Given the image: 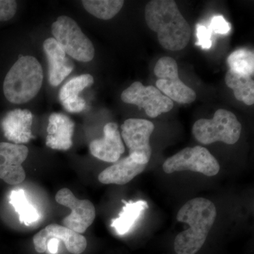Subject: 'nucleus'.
<instances>
[{"mask_svg":"<svg viewBox=\"0 0 254 254\" xmlns=\"http://www.w3.org/2000/svg\"><path fill=\"white\" fill-rule=\"evenodd\" d=\"M147 25L158 34L159 43L165 49L179 51L190 42V28L173 0H153L146 4Z\"/></svg>","mask_w":254,"mask_h":254,"instance_id":"obj_1","label":"nucleus"},{"mask_svg":"<svg viewBox=\"0 0 254 254\" xmlns=\"http://www.w3.org/2000/svg\"><path fill=\"white\" fill-rule=\"evenodd\" d=\"M217 217L216 207L211 200L195 198L179 210V222L190 225L175 238L174 248L177 254H195L202 248Z\"/></svg>","mask_w":254,"mask_h":254,"instance_id":"obj_2","label":"nucleus"},{"mask_svg":"<svg viewBox=\"0 0 254 254\" xmlns=\"http://www.w3.org/2000/svg\"><path fill=\"white\" fill-rule=\"evenodd\" d=\"M43 81L41 64L34 57L22 56L5 76L3 91L5 98L14 104L28 103L38 94Z\"/></svg>","mask_w":254,"mask_h":254,"instance_id":"obj_3","label":"nucleus"},{"mask_svg":"<svg viewBox=\"0 0 254 254\" xmlns=\"http://www.w3.org/2000/svg\"><path fill=\"white\" fill-rule=\"evenodd\" d=\"M242 125L235 114L229 110H217L213 119L197 120L192 128L195 139L202 144L221 141L233 145L240 139Z\"/></svg>","mask_w":254,"mask_h":254,"instance_id":"obj_4","label":"nucleus"},{"mask_svg":"<svg viewBox=\"0 0 254 254\" xmlns=\"http://www.w3.org/2000/svg\"><path fill=\"white\" fill-rule=\"evenodd\" d=\"M52 33L66 54L73 59L88 63L94 58L93 43L72 18L60 16L52 25Z\"/></svg>","mask_w":254,"mask_h":254,"instance_id":"obj_5","label":"nucleus"},{"mask_svg":"<svg viewBox=\"0 0 254 254\" xmlns=\"http://www.w3.org/2000/svg\"><path fill=\"white\" fill-rule=\"evenodd\" d=\"M220 168L216 158L208 149L200 145L182 150L167 159L163 165L166 174L190 170L208 177L218 175Z\"/></svg>","mask_w":254,"mask_h":254,"instance_id":"obj_6","label":"nucleus"},{"mask_svg":"<svg viewBox=\"0 0 254 254\" xmlns=\"http://www.w3.org/2000/svg\"><path fill=\"white\" fill-rule=\"evenodd\" d=\"M154 73L158 78L156 88L170 100L181 104H190L195 101L196 93L180 80L178 65L173 58H160L155 64Z\"/></svg>","mask_w":254,"mask_h":254,"instance_id":"obj_7","label":"nucleus"},{"mask_svg":"<svg viewBox=\"0 0 254 254\" xmlns=\"http://www.w3.org/2000/svg\"><path fill=\"white\" fill-rule=\"evenodd\" d=\"M154 128V124L142 119H128L122 125V137L128 148V156L136 163L147 165L149 162L150 138Z\"/></svg>","mask_w":254,"mask_h":254,"instance_id":"obj_8","label":"nucleus"},{"mask_svg":"<svg viewBox=\"0 0 254 254\" xmlns=\"http://www.w3.org/2000/svg\"><path fill=\"white\" fill-rule=\"evenodd\" d=\"M121 99L127 104L136 105L140 109L143 108L150 118L168 113L174 107L173 100L158 88L153 86H143L139 81L134 82L125 89L122 93Z\"/></svg>","mask_w":254,"mask_h":254,"instance_id":"obj_9","label":"nucleus"},{"mask_svg":"<svg viewBox=\"0 0 254 254\" xmlns=\"http://www.w3.org/2000/svg\"><path fill=\"white\" fill-rule=\"evenodd\" d=\"M55 200L59 204L71 209V214L63 220L64 227L70 230L81 235L94 221V205L89 200L78 199L68 189L60 190L55 195Z\"/></svg>","mask_w":254,"mask_h":254,"instance_id":"obj_10","label":"nucleus"},{"mask_svg":"<svg viewBox=\"0 0 254 254\" xmlns=\"http://www.w3.org/2000/svg\"><path fill=\"white\" fill-rule=\"evenodd\" d=\"M28 155L26 145L0 143V179L10 185L22 183L26 178L22 164Z\"/></svg>","mask_w":254,"mask_h":254,"instance_id":"obj_11","label":"nucleus"},{"mask_svg":"<svg viewBox=\"0 0 254 254\" xmlns=\"http://www.w3.org/2000/svg\"><path fill=\"white\" fill-rule=\"evenodd\" d=\"M53 238L63 241L66 250L71 254H80L86 250L87 240L84 236L56 224L48 225L33 237L35 250L38 253H45L48 241Z\"/></svg>","mask_w":254,"mask_h":254,"instance_id":"obj_12","label":"nucleus"},{"mask_svg":"<svg viewBox=\"0 0 254 254\" xmlns=\"http://www.w3.org/2000/svg\"><path fill=\"white\" fill-rule=\"evenodd\" d=\"M104 136L90 143V152L95 158L107 163H116L125 153V147L116 123L107 124Z\"/></svg>","mask_w":254,"mask_h":254,"instance_id":"obj_13","label":"nucleus"},{"mask_svg":"<svg viewBox=\"0 0 254 254\" xmlns=\"http://www.w3.org/2000/svg\"><path fill=\"white\" fill-rule=\"evenodd\" d=\"M33 115L29 110L16 109L9 112L1 120L4 136L14 144H23L33 138L31 126Z\"/></svg>","mask_w":254,"mask_h":254,"instance_id":"obj_14","label":"nucleus"},{"mask_svg":"<svg viewBox=\"0 0 254 254\" xmlns=\"http://www.w3.org/2000/svg\"><path fill=\"white\" fill-rule=\"evenodd\" d=\"M43 49L49 65V81L53 86H58L74 68L72 60L66 56V53L54 38L46 39Z\"/></svg>","mask_w":254,"mask_h":254,"instance_id":"obj_15","label":"nucleus"},{"mask_svg":"<svg viewBox=\"0 0 254 254\" xmlns=\"http://www.w3.org/2000/svg\"><path fill=\"white\" fill-rule=\"evenodd\" d=\"M74 123L66 115L53 113L47 128L46 145L52 149L67 150L72 146Z\"/></svg>","mask_w":254,"mask_h":254,"instance_id":"obj_16","label":"nucleus"},{"mask_svg":"<svg viewBox=\"0 0 254 254\" xmlns=\"http://www.w3.org/2000/svg\"><path fill=\"white\" fill-rule=\"evenodd\" d=\"M94 78L91 74L76 76L66 82L60 90L59 99L65 110L68 113H81L86 108V101L79 96L86 88L91 86Z\"/></svg>","mask_w":254,"mask_h":254,"instance_id":"obj_17","label":"nucleus"},{"mask_svg":"<svg viewBox=\"0 0 254 254\" xmlns=\"http://www.w3.org/2000/svg\"><path fill=\"white\" fill-rule=\"evenodd\" d=\"M145 167L146 165L137 163L129 156L126 157L103 170L98 180L104 185H125L140 175Z\"/></svg>","mask_w":254,"mask_h":254,"instance_id":"obj_18","label":"nucleus"},{"mask_svg":"<svg viewBox=\"0 0 254 254\" xmlns=\"http://www.w3.org/2000/svg\"><path fill=\"white\" fill-rule=\"evenodd\" d=\"M125 206L117 218L112 220L111 227L115 229L119 235L128 233L134 225L143 210L148 208V205L145 200L136 202H126L123 200Z\"/></svg>","mask_w":254,"mask_h":254,"instance_id":"obj_19","label":"nucleus"},{"mask_svg":"<svg viewBox=\"0 0 254 254\" xmlns=\"http://www.w3.org/2000/svg\"><path fill=\"white\" fill-rule=\"evenodd\" d=\"M225 83L233 90L237 100L247 105L254 103V81L253 76L240 74L229 69L225 75Z\"/></svg>","mask_w":254,"mask_h":254,"instance_id":"obj_20","label":"nucleus"},{"mask_svg":"<svg viewBox=\"0 0 254 254\" xmlns=\"http://www.w3.org/2000/svg\"><path fill=\"white\" fill-rule=\"evenodd\" d=\"M83 7L95 17L110 20L115 17L123 8V0H83Z\"/></svg>","mask_w":254,"mask_h":254,"instance_id":"obj_21","label":"nucleus"},{"mask_svg":"<svg viewBox=\"0 0 254 254\" xmlns=\"http://www.w3.org/2000/svg\"><path fill=\"white\" fill-rule=\"evenodd\" d=\"M9 203L19 215V221L24 225H31L40 218L36 208L28 202L26 193L22 190H12L10 195Z\"/></svg>","mask_w":254,"mask_h":254,"instance_id":"obj_22","label":"nucleus"},{"mask_svg":"<svg viewBox=\"0 0 254 254\" xmlns=\"http://www.w3.org/2000/svg\"><path fill=\"white\" fill-rule=\"evenodd\" d=\"M230 69L240 74L253 76L254 73V54L247 48L237 50L227 59Z\"/></svg>","mask_w":254,"mask_h":254,"instance_id":"obj_23","label":"nucleus"},{"mask_svg":"<svg viewBox=\"0 0 254 254\" xmlns=\"http://www.w3.org/2000/svg\"><path fill=\"white\" fill-rule=\"evenodd\" d=\"M196 36L198 42L196 46L201 47L203 49H210L212 47V31L210 28L203 25L198 24L196 26Z\"/></svg>","mask_w":254,"mask_h":254,"instance_id":"obj_24","label":"nucleus"},{"mask_svg":"<svg viewBox=\"0 0 254 254\" xmlns=\"http://www.w3.org/2000/svg\"><path fill=\"white\" fill-rule=\"evenodd\" d=\"M17 10L14 0H0V21H6L14 17Z\"/></svg>","mask_w":254,"mask_h":254,"instance_id":"obj_25","label":"nucleus"},{"mask_svg":"<svg viewBox=\"0 0 254 254\" xmlns=\"http://www.w3.org/2000/svg\"><path fill=\"white\" fill-rule=\"evenodd\" d=\"M209 28H210V31L215 32V33L225 35L230 31L231 25L230 23L227 22L223 16H215L212 18L211 23H210Z\"/></svg>","mask_w":254,"mask_h":254,"instance_id":"obj_26","label":"nucleus"},{"mask_svg":"<svg viewBox=\"0 0 254 254\" xmlns=\"http://www.w3.org/2000/svg\"><path fill=\"white\" fill-rule=\"evenodd\" d=\"M60 240L56 238H53L50 240L47 244V249L49 251L50 253L52 254H57L58 252V247H59Z\"/></svg>","mask_w":254,"mask_h":254,"instance_id":"obj_27","label":"nucleus"}]
</instances>
